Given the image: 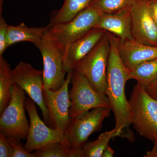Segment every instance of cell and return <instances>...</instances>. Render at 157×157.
I'll use <instances>...</instances> for the list:
<instances>
[{"label":"cell","mask_w":157,"mask_h":157,"mask_svg":"<svg viewBox=\"0 0 157 157\" xmlns=\"http://www.w3.org/2000/svg\"><path fill=\"white\" fill-rule=\"evenodd\" d=\"M108 33L110 50L107 66L106 95L115 117V128L118 137L133 142L135 136L130 128L132 124V109L125 91L126 83L132 78L130 71L124 66L119 55L116 36L108 32Z\"/></svg>","instance_id":"1"},{"label":"cell","mask_w":157,"mask_h":157,"mask_svg":"<svg viewBox=\"0 0 157 157\" xmlns=\"http://www.w3.org/2000/svg\"><path fill=\"white\" fill-rule=\"evenodd\" d=\"M132 112V124L139 135L157 145V100L137 83L129 100Z\"/></svg>","instance_id":"2"},{"label":"cell","mask_w":157,"mask_h":157,"mask_svg":"<svg viewBox=\"0 0 157 157\" xmlns=\"http://www.w3.org/2000/svg\"><path fill=\"white\" fill-rule=\"evenodd\" d=\"M111 111L110 107H98L70 121L65 133L70 145L68 157H82V148L89 137L101 131L103 121Z\"/></svg>","instance_id":"3"},{"label":"cell","mask_w":157,"mask_h":157,"mask_svg":"<svg viewBox=\"0 0 157 157\" xmlns=\"http://www.w3.org/2000/svg\"><path fill=\"white\" fill-rule=\"evenodd\" d=\"M110 50L109 35L103 36L74 70L82 74L98 92L106 94L107 66Z\"/></svg>","instance_id":"4"},{"label":"cell","mask_w":157,"mask_h":157,"mask_svg":"<svg viewBox=\"0 0 157 157\" xmlns=\"http://www.w3.org/2000/svg\"><path fill=\"white\" fill-rule=\"evenodd\" d=\"M70 83L72 84L69 91L70 121L94 108L110 107L107 96L96 91L86 78L76 70H73Z\"/></svg>","instance_id":"5"},{"label":"cell","mask_w":157,"mask_h":157,"mask_svg":"<svg viewBox=\"0 0 157 157\" xmlns=\"http://www.w3.org/2000/svg\"><path fill=\"white\" fill-rule=\"evenodd\" d=\"M43 59L44 88L56 90L65 83L66 71L63 67L64 49L52 39L47 30L42 40L36 45Z\"/></svg>","instance_id":"6"},{"label":"cell","mask_w":157,"mask_h":157,"mask_svg":"<svg viewBox=\"0 0 157 157\" xmlns=\"http://www.w3.org/2000/svg\"><path fill=\"white\" fill-rule=\"evenodd\" d=\"M101 14L98 9L89 6L68 22L47 25L48 32L58 45L64 50L67 45L94 28Z\"/></svg>","instance_id":"7"},{"label":"cell","mask_w":157,"mask_h":157,"mask_svg":"<svg viewBox=\"0 0 157 157\" xmlns=\"http://www.w3.org/2000/svg\"><path fill=\"white\" fill-rule=\"evenodd\" d=\"M25 94L21 88L13 84L11 101L0 117V132L6 137L27 139L29 124L25 115Z\"/></svg>","instance_id":"8"},{"label":"cell","mask_w":157,"mask_h":157,"mask_svg":"<svg viewBox=\"0 0 157 157\" xmlns=\"http://www.w3.org/2000/svg\"><path fill=\"white\" fill-rule=\"evenodd\" d=\"M11 75L14 83L27 94L41 109L45 124L53 128L43 94V70H37L31 64L20 61L13 70Z\"/></svg>","instance_id":"9"},{"label":"cell","mask_w":157,"mask_h":157,"mask_svg":"<svg viewBox=\"0 0 157 157\" xmlns=\"http://www.w3.org/2000/svg\"><path fill=\"white\" fill-rule=\"evenodd\" d=\"M25 107L30 118L28 135L24 146L27 151L32 153L48 144L56 141L70 145L64 133L47 126L45 122L40 118L36 103L30 98H26Z\"/></svg>","instance_id":"10"},{"label":"cell","mask_w":157,"mask_h":157,"mask_svg":"<svg viewBox=\"0 0 157 157\" xmlns=\"http://www.w3.org/2000/svg\"><path fill=\"white\" fill-rule=\"evenodd\" d=\"M72 73L73 70L67 73L65 83L59 89L51 90L43 89V97L53 128L64 134L70 123L71 101L68 89Z\"/></svg>","instance_id":"11"},{"label":"cell","mask_w":157,"mask_h":157,"mask_svg":"<svg viewBox=\"0 0 157 157\" xmlns=\"http://www.w3.org/2000/svg\"><path fill=\"white\" fill-rule=\"evenodd\" d=\"M148 0H133L130 7L133 39L157 47V27L150 14Z\"/></svg>","instance_id":"12"},{"label":"cell","mask_w":157,"mask_h":157,"mask_svg":"<svg viewBox=\"0 0 157 157\" xmlns=\"http://www.w3.org/2000/svg\"><path fill=\"white\" fill-rule=\"evenodd\" d=\"M106 31L94 28L84 36L70 43L64 50L63 67L66 73L74 70L101 40Z\"/></svg>","instance_id":"13"},{"label":"cell","mask_w":157,"mask_h":157,"mask_svg":"<svg viewBox=\"0 0 157 157\" xmlns=\"http://www.w3.org/2000/svg\"><path fill=\"white\" fill-rule=\"evenodd\" d=\"M119 55L124 66L130 71L137 66L157 57V47L149 46L132 40L116 37Z\"/></svg>","instance_id":"14"},{"label":"cell","mask_w":157,"mask_h":157,"mask_svg":"<svg viewBox=\"0 0 157 157\" xmlns=\"http://www.w3.org/2000/svg\"><path fill=\"white\" fill-rule=\"evenodd\" d=\"M130 7L115 13L101 14L94 28L104 30L121 40L134 39Z\"/></svg>","instance_id":"15"},{"label":"cell","mask_w":157,"mask_h":157,"mask_svg":"<svg viewBox=\"0 0 157 157\" xmlns=\"http://www.w3.org/2000/svg\"><path fill=\"white\" fill-rule=\"evenodd\" d=\"M48 30V26L29 27L24 23L9 25L6 39L7 48L20 42H30L36 45L41 41Z\"/></svg>","instance_id":"16"},{"label":"cell","mask_w":157,"mask_h":157,"mask_svg":"<svg viewBox=\"0 0 157 157\" xmlns=\"http://www.w3.org/2000/svg\"><path fill=\"white\" fill-rule=\"evenodd\" d=\"M93 0H65L59 10L53 11L48 25L68 22L90 6Z\"/></svg>","instance_id":"17"},{"label":"cell","mask_w":157,"mask_h":157,"mask_svg":"<svg viewBox=\"0 0 157 157\" xmlns=\"http://www.w3.org/2000/svg\"><path fill=\"white\" fill-rule=\"evenodd\" d=\"M10 64L3 56L0 57V115L8 106L11 98L14 84Z\"/></svg>","instance_id":"18"},{"label":"cell","mask_w":157,"mask_h":157,"mask_svg":"<svg viewBox=\"0 0 157 157\" xmlns=\"http://www.w3.org/2000/svg\"><path fill=\"white\" fill-rule=\"evenodd\" d=\"M130 72L132 79L146 88L157 79V57L140 64Z\"/></svg>","instance_id":"19"},{"label":"cell","mask_w":157,"mask_h":157,"mask_svg":"<svg viewBox=\"0 0 157 157\" xmlns=\"http://www.w3.org/2000/svg\"><path fill=\"white\" fill-rule=\"evenodd\" d=\"M117 137V132L114 128L111 131L102 133L94 141H87L82 148V157H102L109 141Z\"/></svg>","instance_id":"20"},{"label":"cell","mask_w":157,"mask_h":157,"mask_svg":"<svg viewBox=\"0 0 157 157\" xmlns=\"http://www.w3.org/2000/svg\"><path fill=\"white\" fill-rule=\"evenodd\" d=\"M133 0H93L90 6H94L102 14H110L129 8Z\"/></svg>","instance_id":"21"},{"label":"cell","mask_w":157,"mask_h":157,"mask_svg":"<svg viewBox=\"0 0 157 157\" xmlns=\"http://www.w3.org/2000/svg\"><path fill=\"white\" fill-rule=\"evenodd\" d=\"M70 146L63 142H52L35 151L36 157H68Z\"/></svg>","instance_id":"22"},{"label":"cell","mask_w":157,"mask_h":157,"mask_svg":"<svg viewBox=\"0 0 157 157\" xmlns=\"http://www.w3.org/2000/svg\"><path fill=\"white\" fill-rule=\"evenodd\" d=\"M7 139L13 148L12 157H36L35 152L29 153L25 149L21 140L14 137H7Z\"/></svg>","instance_id":"23"},{"label":"cell","mask_w":157,"mask_h":157,"mask_svg":"<svg viewBox=\"0 0 157 157\" xmlns=\"http://www.w3.org/2000/svg\"><path fill=\"white\" fill-rule=\"evenodd\" d=\"M9 26L2 14L0 15V57L2 56L7 48L6 39Z\"/></svg>","instance_id":"24"},{"label":"cell","mask_w":157,"mask_h":157,"mask_svg":"<svg viewBox=\"0 0 157 157\" xmlns=\"http://www.w3.org/2000/svg\"><path fill=\"white\" fill-rule=\"evenodd\" d=\"M13 150L7 137L2 132H0V157H12Z\"/></svg>","instance_id":"25"},{"label":"cell","mask_w":157,"mask_h":157,"mask_svg":"<svg viewBox=\"0 0 157 157\" xmlns=\"http://www.w3.org/2000/svg\"><path fill=\"white\" fill-rule=\"evenodd\" d=\"M149 11L157 27V0L148 1Z\"/></svg>","instance_id":"26"},{"label":"cell","mask_w":157,"mask_h":157,"mask_svg":"<svg viewBox=\"0 0 157 157\" xmlns=\"http://www.w3.org/2000/svg\"><path fill=\"white\" fill-rule=\"evenodd\" d=\"M145 89L150 96L157 100V79Z\"/></svg>","instance_id":"27"},{"label":"cell","mask_w":157,"mask_h":157,"mask_svg":"<svg viewBox=\"0 0 157 157\" xmlns=\"http://www.w3.org/2000/svg\"><path fill=\"white\" fill-rule=\"evenodd\" d=\"M114 151L108 145L104 150L102 157H113L114 154Z\"/></svg>","instance_id":"28"},{"label":"cell","mask_w":157,"mask_h":157,"mask_svg":"<svg viewBox=\"0 0 157 157\" xmlns=\"http://www.w3.org/2000/svg\"><path fill=\"white\" fill-rule=\"evenodd\" d=\"M144 157H157V145H154L151 150L147 151Z\"/></svg>","instance_id":"29"},{"label":"cell","mask_w":157,"mask_h":157,"mask_svg":"<svg viewBox=\"0 0 157 157\" xmlns=\"http://www.w3.org/2000/svg\"><path fill=\"white\" fill-rule=\"evenodd\" d=\"M5 0H0V15H2L3 11V6Z\"/></svg>","instance_id":"30"},{"label":"cell","mask_w":157,"mask_h":157,"mask_svg":"<svg viewBox=\"0 0 157 157\" xmlns=\"http://www.w3.org/2000/svg\"><path fill=\"white\" fill-rule=\"evenodd\" d=\"M148 1H149V0H148Z\"/></svg>","instance_id":"31"}]
</instances>
